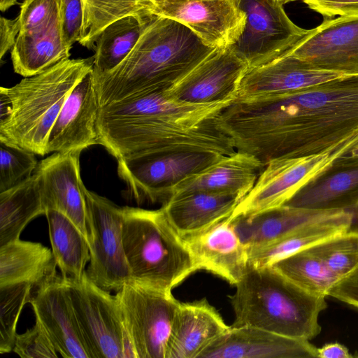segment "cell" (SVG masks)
Returning <instances> with one entry per match:
<instances>
[{"label":"cell","mask_w":358,"mask_h":358,"mask_svg":"<svg viewBox=\"0 0 358 358\" xmlns=\"http://www.w3.org/2000/svg\"><path fill=\"white\" fill-rule=\"evenodd\" d=\"M216 123L236 151L264 165L327 152L341 156L358 143V76L291 93L236 97Z\"/></svg>","instance_id":"cell-1"},{"label":"cell","mask_w":358,"mask_h":358,"mask_svg":"<svg viewBox=\"0 0 358 358\" xmlns=\"http://www.w3.org/2000/svg\"><path fill=\"white\" fill-rule=\"evenodd\" d=\"M231 100L190 104L152 91L99 107V144L117 160L153 153L236 152L215 118Z\"/></svg>","instance_id":"cell-2"},{"label":"cell","mask_w":358,"mask_h":358,"mask_svg":"<svg viewBox=\"0 0 358 358\" xmlns=\"http://www.w3.org/2000/svg\"><path fill=\"white\" fill-rule=\"evenodd\" d=\"M215 48L185 24L154 15L127 57L113 69L92 71L99 107L152 91H168Z\"/></svg>","instance_id":"cell-3"},{"label":"cell","mask_w":358,"mask_h":358,"mask_svg":"<svg viewBox=\"0 0 358 358\" xmlns=\"http://www.w3.org/2000/svg\"><path fill=\"white\" fill-rule=\"evenodd\" d=\"M229 296L232 327L250 326L279 335L310 341L321 331L319 316L326 296L310 293L272 266L248 264Z\"/></svg>","instance_id":"cell-4"},{"label":"cell","mask_w":358,"mask_h":358,"mask_svg":"<svg viewBox=\"0 0 358 358\" xmlns=\"http://www.w3.org/2000/svg\"><path fill=\"white\" fill-rule=\"evenodd\" d=\"M93 65L94 56L68 59L12 87H1L11 110L0 123V141L40 156L47 155L49 134L60 110L75 86L93 71Z\"/></svg>","instance_id":"cell-5"},{"label":"cell","mask_w":358,"mask_h":358,"mask_svg":"<svg viewBox=\"0 0 358 358\" xmlns=\"http://www.w3.org/2000/svg\"><path fill=\"white\" fill-rule=\"evenodd\" d=\"M122 208V241L131 282L171 292L198 270L183 238L162 208Z\"/></svg>","instance_id":"cell-6"},{"label":"cell","mask_w":358,"mask_h":358,"mask_svg":"<svg viewBox=\"0 0 358 358\" xmlns=\"http://www.w3.org/2000/svg\"><path fill=\"white\" fill-rule=\"evenodd\" d=\"M64 278L90 358H136L115 295L86 271L79 279Z\"/></svg>","instance_id":"cell-7"},{"label":"cell","mask_w":358,"mask_h":358,"mask_svg":"<svg viewBox=\"0 0 358 358\" xmlns=\"http://www.w3.org/2000/svg\"><path fill=\"white\" fill-rule=\"evenodd\" d=\"M225 156L203 151L143 155L117 160V173L138 203L163 204L177 185Z\"/></svg>","instance_id":"cell-8"},{"label":"cell","mask_w":358,"mask_h":358,"mask_svg":"<svg viewBox=\"0 0 358 358\" xmlns=\"http://www.w3.org/2000/svg\"><path fill=\"white\" fill-rule=\"evenodd\" d=\"M90 260L86 273L97 286L117 292L131 282L122 241L123 208L84 188Z\"/></svg>","instance_id":"cell-9"},{"label":"cell","mask_w":358,"mask_h":358,"mask_svg":"<svg viewBox=\"0 0 358 358\" xmlns=\"http://www.w3.org/2000/svg\"><path fill=\"white\" fill-rule=\"evenodd\" d=\"M245 15L241 34L229 48L249 69L284 55L310 31L295 24L275 0H237Z\"/></svg>","instance_id":"cell-10"},{"label":"cell","mask_w":358,"mask_h":358,"mask_svg":"<svg viewBox=\"0 0 358 358\" xmlns=\"http://www.w3.org/2000/svg\"><path fill=\"white\" fill-rule=\"evenodd\" d=\"M136 358H165L173 318L180 303L172 292L127 282L115 293Z\"/></svg>","instance_id":"cell-11"},{"label":"cell","mask_w":358,"mask_h":358,"mask_svg":"<svg viewBox=\"0 0 358 358\" xmlns=\"http://www.w3.org/2000/svg\"><path fill=\"white\" fill-rule=\"evenodd\" d=\"M338 157L327 152L270 161L229 219L282 206Z\"/></svg>","instance_id":"cell-12"},{"label":"cell","mask_w":358,"mask_h":358,"mask_svg":"<svg viewBox=\"0 0 358 358\" xmlns=\"http://www.w3.org/2000/svg\"><path fill=\"white\" fill-rule=\"evenodd\" d=\"M286 54L322 70L358 76V15L326 18Z\"/></svg>","instance_id":"cell-13"},{"label":"cell","mask_w":358,"mask_h":358,"mask_svg":"<svg viewBox=\"0 0 358 358\" xmlns=\"http://www.w3.org/2000/svg\"><path fill=\"white\" fill-rule=\"evenodd\" d=\"M155 14L185 24L212 48L231 46L245 24L237 0H170L157 7Z\"/></svg>","instance_id":"cell-14"},{"label":"cell","mask_w":358,"mask_h":358,"mask_svg":"<svg viewBox=\"0 0 358 358\" xmlns=\"http://www.w3.org/2000/svg\"><path fill=\"white\" fill-rule=\"evenodd\" d=\"M248 69L229 47L217 48L166 92L174 100L190 104L234 99Z\"/></svg>","instance_id":"cell-15"},{"label":"cell","mask_w":358,"mask_h":358,"mask_svg":"<svg viewBox=\"0 0 358 358\" xmlns=\"http://www.w3.org/2000/svg\"><path fill=\"white\" fill-rule=\"evenodd\" d=\"M81 152H53L38 162L34 173L38 178L46 211L57 210L69 217L90 246L85 185L80 177Z\"/></svg>","instance_id":"cell-16"},{"label":"cell","mask_w":358,"mask_h":358,"mask_svg":"<svg viewBox=\"0 0 358 358\" xmlns=\"http://www.w3.org/2000/svg\"><path fill=\"white\" fill-rule=\"evenodd\" d=\"M99 109L92 71L66 98L49 134L47 152H82L99 144L96 120Z\"/></svg>","instance_id":"cell-17"},{"label":"cell","mask_w":358,"mask_h":358,"mask_svg":"<svg viewBox=\"0 0 358 358\" xmlns=\"http://www.w3.org/2000/svg\"><path fill=\"white\" fill-rule=\"evenodd\" d=\"M317 358L309 341L250 326L232 327L208 344L196 358Z\"/></svg>","instance_id":"cell-18"},{"label":"cell","mask_w":358,"mask_h":358,"mask_svg":"<svg viewBox=\"0 0 358 358\" xmlns=\"http://www.w3.org/2000/svg\"><path fill=\"white\" fill-rule=\"evenodd\" d=\"M29 303L62 357L90 358L62 275L33 289Z\"/></svg>","instance_id":"cell-19"},{"label":"cell","mask_w":358,"mask_h":358,"mask_svg":"<svg viewBox=\"0 0 358 358\" xmlns=\"http://www.w3.org/2000/svg\"><path fill=\"white\" fill-rule=\"evenodd\" d=\"M283 205L345 210L352 215L350 231L358 232V159L338 157Z\"/></svg>","instance_id":"cell-20"},{"label":"cell","mask_w":358,"mask_h":358,"mask_svg":"<svg viewBox=\"0 0 358 358\" xmlns=\"http://www.w3.org/2000/svg\"><path fill=\"white\" fill-rule=\"evenodd\" d=\"M228 218L182 238L198 270L211 272L235 285L247 269L248 255Z\"/></svg>","instance_id":"cell-21"},{"label":"cell","mask_w":358,"mask_h":358,"mask_svg":"<svg viewBox=\"0 0 358 358\" xmlns=\"http://www.w3.org/2000/svg\"><path fill=\"white\" fill-rule=\"evenodd\" d=\"M343 74L318 69L285 54L245 73L236 97L291 93L339 78Z\"/></svg>","instance_id":"cell-22"},{"label":"cell","mask_w":358,"mask_h":358,"mask_svg":"<svg viewBox=\"0 0 358 358\" xmlns=\"http://www.w3.org/2000/svg\"><path fill=\"white\" fill-rule=\"evenodd\" d=\"M229 327L206 299L180 302L173 318L165 358H196Z\"/></svg>","instance_id":"cell-23"},{"label":"cell","mask_w":358,"mask_h":358,"mask_svg":"<svg viewBox=\"0 0 358 358\" xmlns=\"http://www.w3.org/2000/svg\"><path fill=\"white\" fill-rule=\"evenodd\" d=\"M265 166L252 155L236 151L182 181L173 188L169 199L206 192L236 196L242 200L252 189Z\"/></svg>","instance_id":"cell-24"},{"label":"cell","mask_w":358,"mask_h":358,"mask_svg":"<svg viewBox=\"0 0 358 358\" xmlns=\"http://www.w3.org/2000/svg\"><path fill=\"white\" fill-rule=\"evenodd\" d=\"M343 210H317L288 206L267 209L229 219L247 249L271 243L311 222Z\"/></svg>","instance_id":"cell-25"},{"label":"cell","mask_w":358,"mask_h":358,"mask_svg":"<svg viewBox=\"0 0 358 358\" xmlns=\"http://www.w3.org/2000/svg\"><path fill=\"white\" fill-rule=\"evenodd\" d=\"M241 200L233 195L192 192L172 197L161 208L184 237L229 217Z\"/></svg>","instance_id":"cell-26"},{"label":"cell","mask_w":358,"mask_h":358,"mask_svg":"<svg viewBox=\"0 0 358 358\" xmlns=\"http://www.w3.org/2000/svg\"><path fill=\"white\" fill-rule=\"evenodd\" d=\"M352 222V215L345 210L311 222L271 243L247 249L248 263L258 266L272 265L288 255L350 231Z\"/></svg>","instance_id":"cell-27"},{"label":"cell","mask_w":358,"mask_h":358,"mask_svg":"<svg viewBox=\"0 0 358 358\" xmlns=\"http://www.w3.org/2000/svg\"><path fill=\"white\" fill-rule=\"evenodd\" d=\"M52 250L41 243L17 239L0 246V286L27 282L34 289L55 279Z\"/></svg>","instance_id":"cell-28"},{"label":"cell","mask_w":358,"mask_h":358,"mask_svg":"<svg viewBox=\"0 0 358 358\" xmlns=\"http://www.w3.org/2000/svg\"><path fill=\"white\" fill-rule=\"evenodd\" d=\"M70 51L63 41L59 19L44 30L19 33L10 55L14 71L29 77L69 59Z\"/></svg>","instance_id":"cell-29"},{"label":"cell","mask_w":358,"mask_h":358,"mask_svg":"<svg viewBox=\"0 0 358 358\" xmlns=\"http://www.w3.org/2000/svg\"><path fill=\"white\" fill-rule=\"evenodd\" d=\"M38 176L0 192V246L20 238L30 221L45 215Z\"/></svg>","instance_id":"cell-30"},{"label":"cell","mask_w":358,"mask_h":358,"mask_svg":"<svg viewBox=\"0 0 358 358\" xmlns=\"http://www.w3.org/2000/svg\"><path fill=\"white\" fill-rule=\"evenodd\" d=\"M45 215L52 251L62 276L82 278L90 260L87 241L75 223L62 212L49 209Z\"/></svg>","instance_id":"cell-31"},{"label":"cell","mask_w":358,"mask_h":358,"mask_svg":"<svg viewBox=\"0 0 358 358\" xmlns=\"http://www.w3.org/2000/svg\"><path fill=\"white\" fill-rule=\"evenodd\" d=\"M154 15H127L108 25L96 42L92 71L103 73L119 65L132 50Z\"/></svg>","instance_id":"cell-32"},{"label":"cell","mask_w":358,"mask_h":358,"mask_svg":"<svg viewBox=\"0 0 358 358\" xmlns=\"http://www.w3.org/2000/svg\"><path fill=\"white\" fill-rule=\"evenodd\" d=\"M83 23L78 43L94 50L103 29L115 20L127 15H150L155 7L150 0H81Z\"/></svg>","instance_id":"cell-33"},{"label":"cell","mask_w":358,"mask_h":358,"mask_svg":"<svg viewBox=\"0 0 358 358\" xmlns=\"http://www.w3.org/2000/svg\"><path fill=\"white\" fill-rule=\"evenodd\" d=\"M271 266L299 287L319 296L327 297L338 281L312 247L288 255Z\"/></svg>","instance_id":"cell-34"},{"label":"cell","mask_w":358,"mask_h":358,"mask_svg":"<svg viewBox=\"0 0 358 358\" xmlns=\"http://www.w3.org/2000/svg\"><path fill=\"white\" fill-rule=\"evenodd\" d=\"M34 287L27 282L0 286V353L13 351L17 324L25 304L30 303Z\"/></svg>","instance_id":"cell-35"},{"label":"cell","mask_w":358,"mask_h":358,"mask_svg":"<svg viewBox=\"0 0 358 358\" xmlns=\"http://www.w3.org/2000/svg\"><path fill=\"white\" fill-rule=\"evenodd\" d=\"M329 270L338 279L358 268V232L349 231L312 246Z\"/></svg>","instance_id":"cell-36"},{"label":"cell","mask_w":358,"mask_h":358,"mask_svg":"<svg viewBox=\"0 0 358 358\" xmlns=\"http://www.w3.org/2000/svg\"><path fill=\"white\" fill-rule=\"evenodd\" d=\"M38 164L35 154L0 141V192L30 178Z\"/></svg>","instance_id":"cell-37"},{"label":"cell","mask_w":358,"mask_h":358,"mask_svg":"<svg viewBox=\"0 0 358 358\" xmlns=\"http://www.w3.org/2000/svg\"><path fill=\"white\" fill-rule=\"evenodd\" d=\"M18 17L20 33L44 30L60 19V0H24Z\"/></svg>","instance_id":"cell-38"},{"label":"cell","mask_w":358,"mask_h":358,"mask_svg":"<svg viewBox=\"0 0 358 358\" xmlns=\"http://www.w3.org/2000/svg\"><path fill=\"white\" fill-rule=\"evenodd\" d=\"M13 351L22 358H57V351L42 324L36 319L34 326L17 334Z\"/></svg>","instance_id":"cell-39"},{"label":"cell","mask_w":358,"mask_h":358,"mask_svg":"<svg viewBox=\"0 0 358 358\" xmlns=\"http://www.w3.org/2000/svg\"><path fill=\"white\" fill-rule=\"evenodd\" d=\"M60 22L64 43L71 50L80 38L83 23L81 0H60Z\"/></svg>","instance_id":"cell-40"},{"label":"cell","mask_w":358,"mask_h":358,"mask_svg":"<svg viewBox=\"0 0 358 358\" xmlns=\"http://www.w3.org/2000/svg\"><path fill=\"white\" fill-rule=\"evenodd\" d=\"M326 18L358 15V0H301Z\"/></svg>","instance_id":"cell-41"},{"label":"cell","mask_w":358,"mask_h":358,"mask_svg":"<svg viewBox=\"0 0 358 358\" xmlns=\"http://www.w3.org/2000/svg\"><path fill=\"white\" fill-rule=\"evenodd\" d=\"M328 296L358 308V268L338 281Z\"/></svg>","instance_id":"cell-42"},{"label":"cell","mask_w":358,"mask_h":358,"mask_svg":"<svg viewBox=\"0 0 358 358\" xmlns=\"http://www.w3.org/2000/svg\"><path fill=\"white\" fill-rule=\"evenodd\" d=\"M20 31L19 17L15 19H7L1 17L0 19V59L8 50L13 48Z\"/></svg>","instance_id":"cell-43"},{"label":"cell","mask_w":358,"mask_h":358,"mask_svg":"<svg viewBox=\"0 0 358 358\" xmlns=\"http://www.w3.org/2000/svg\"><path fill=\"white\" fill-rule=\"evenodd\" d=\"M348 349L338 343L325 344L317 348V358H350L353 357Z\"/></svg>","instance_id":"cell-44"},{"label":"cell","mask_w":358,"mask_h":358,"mask_svg":"<svg viewBox=\"0 0 358 358\" xmlns=\"http://www.w3.org/2000/svg\"><path fill=\"white\" fill-rule=\"evenodd\" d=\"M340 157L345 159H358V143Z\"/></svg>","instance_id":"cell-45"},{"label":"cell","mask_w":358,"mask_h":358,"mask_svg":"<svg viewBox=\"0 0 358 358\" xmlns=\"http://www.w3.org/2000/svg\"><path fill=\"white\" fill-rule=\"evenodd\" d=\"M17 3V0H0V10L4 12Z\"/></svg>","instance_id":"cell-46"},{"label":"cell","mask_w":358,"mask_h":358,"mask_svg":"<svg viewBox=\"0 0 358 358\" xmlns=\"http://www.w3.org/2000/svg\"><path fill=\"white\" fill-rule=\"evenodd\" d=\"M150 1L152 3V5L154 6L155 11V9H156L157 7H158L161 4L165 3V2L168 1H170V0H150Z\"/></svg>","instance_id":"cell-47"},{"label":"cell","mask_w":358,"mask_h":358,"mask_svg":"<svg viewBox=\"0 0 358 358\" xmlns=\"http://www.w3.org/2000/svg\"><path fill=\"white\" fill-rule=\"evenodd\" d=\"M276 1L279 2L281 4H285V3H287L288 2H290L292 1V0H275Z\"/></svg>","instance_id":"cell-48"},{"label":"cell","mask_w":358,"mask_h":358,"mask_svg":"<svg viewBox=\"0 0 358 358\" xmlns=\"http://www.w3.org/2000/svg\"><path fill=\"white\" fill-rule=\"evenodd\" d=\"M296 1V0H292V1Z\"/></svg>","instance_id":"cell-49"}]
</instances>
